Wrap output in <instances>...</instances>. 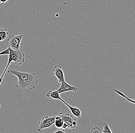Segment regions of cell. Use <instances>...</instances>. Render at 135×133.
<instances>
[{
  "label": "cell",
  "mask_w": 135,
  "mask_h": 133,
  "mask_svg": "<svg viewBox=\"0 0 135 133\" xmlns=\"http://www.w3.org/2000/svg\"><path fill=\"white\" fill-rule=\"evenodd\" d=\"M62 102L63 103L65 104L66 106L69 108L72 114L76 118L78 119H81L82 116V114L81 112V111L77 108L73 107H72L70 105H69L67 103H66V102H65L64 100L62 101Z\"/></svg>",
  "instance_id": "cell-8"
},
{
  "label": "cell",
  "mask_w": 135,
  "mask_h": 133,
  "mask_svg": "<svg viewBox=\"0 0 135 133\" xmlns=\"http://www.w3.org/2000/svg\"><path fill=\"white\" fill-rule=\"evenodd\" d=\"M0 108H1V104H0Z\"/></svg>",
  "instance_id": "cell-19"
},
{
  "label": "cell",
  "mask_w": 135,
  "mask_h": 133,
  "mask_svg": "<svg viewBox=\"0 0 135 133\" xmlns=\"http://www.w3.org/2000/svg\"><path fill=\"white\" fill-rule=\"evenodd\" d=\"M55 75L59 80L60 83L62 82L65 81V79L64 72H63L62 67L60 65H56L55 66L53 69Z\"/></svg>",
  "instance_id": "cell-7"
},
{
  "label": "cell",
  "mask_w": 135,
  "mask_h": 133,
  "mask_svg": "<svg viewBox=\"0 0 135 133\" xmlns=\"http://www.w3.org/2000/svg\"><path fill=\"white\" fill-rule=\"evenodd\" d=\"M1 1L2 2L3 4H4L5 3H6V2H7L8 0H1Z\"/></svg>",
  "instance_id": "cell-18"
},
{
  "label": "cell",
  "mask_w": 135,
  "mask_h": 133,
  "mask_svg": "<svg viewBox=\"0 0 135 133\" xmlns=\"http://www.w3.org/2000/svg\"><path fill=\"white\" fill-rule=\"evenodd\" d=\"M58 115L60 116L64 121V124L62 129H70L75 131L79 127L76 119L69 114L60 112Z\"/></svg>",
  "instance_id": "cell-3"
},
{
  "label": "cell",
  "mask_w": 135,
  "mask_h": 133,
  "mask_svg": "<svg viewBox=\"0 0 135 133\" xmlns=\"http://www.w3.org/2000/svg\"><path fill=\"white\" fill-rule=\"evenodd\" d=\"M65 133V131L61 129H59L58 130H56L54 132V133Z\"/></svg>",
  "instance_id": "cell-17"
},
{
  "label": "cell",
  "mask_w": 135,
  "mask_h": 133,
  "mask_svg": "<svg viewBox=\"0 0 135 133\" xmlns=\"http://www.w3.org/2000/svg\"><path fill=\"white\" fill-rule=\"evenodd\" d=\"M114 91L119 96H121L122 97H124L125 99H126L128 101L135 104V101L134 100L128 98L127 96H126L125 95H124V93H122L120 91H118V90H116V89H114Z\"/></svg>",
  "instance_id": "cell-12"
},
{
  "label": "cell",
  "mask_w": 135,
  "mask_h": 133,
  "mask_svg": "<svg viewBox=\"0 0 135 133\" xmlns=\"http://www.w3.org/2000/svg\"><path fill=\"white\" fill-rule=\"evenodd\" d=\"M101 132V130L98 127H95L92 129L91 133H100Z\"/></svg>",
  "instance_id": "cell-15"
},
{
  "label": "cell",
  "mask_w": 135,
  "mask_h": 133,
  "mask_svg": "<svg viewBox=\"0 0 135 133\" xmlns=\"http://www.w3.org/2000/svg\"><path fill=\"white\" fill-rule=\"evenodd\" d=\"M22 37V35H12L7 40L6 45L8 48L13 50H18L21 47V41Z\"/></svg>",
  "instance_id": "cell-5"
},
{
  "label": "cell",
  "mask_w": 135,
  "mask_h": 133,
  "mask_svg": "<svg viewBox=\"0 0 135 133\" xmlns=\"http://www.w3.org/2000/svg\"><path fill=\"white\" fill-rule=\"evenodd\" d=\"M8 72L17 77L18 80L16 85V87L23 90H32L37 85L38 79L35 73L21 72L12 68L9 69Z\"/></svg>",
  "instance_id": "cell-1"
},
{
  "label": "cell",
  "mask_w": 135,
  "mask_h": 133,
  "mask_svg": "<svg viewBox=\"0 0 135 133\" xmlns=\"http://www.w3.org/2000/svg\"><path fill=\"white\" fill-rule=\"evenodd\" d=\"M56 116L49 117L46 116L42 118L41 120L38 123L37 125V129L39 132H41L43 130L51 127L54 124Z\"/></svg>",
  "instance_id": "cell-4"
},
{
  "label": "cell",
  "mask_w": 135,
  "mask_h": 133,
  "mask_svg": "<svg viewBox=\"0 0 135 133\" xmlns=\"http://www.w3.org/2000/svg\"><path fill=\"white\" fill-rule=\"evenodd\" d=\"M64 124V121L62 118L59 115L56 116L54 124L56 128L59 129H62Z\"/></svg>",
  "instance_id": "cell-10"
},
{
  "label": "cell",
  "mask_w": 135,
  "mask_h": 133,
  "mask_svg": "<svg viewBox=\"0 0 135 133\" xmlns=\"http://www.w3.org/2000/svg\"><path fill=\"white\" fill-rule=\"evenodd\" d=\"M13 61L15 65H21L25 62V54L23 51L20 49L17 50H13L10 48V52L8 55V63L2 75V77L4 78V75L7 69L11 63Z\"/></svg>",
  "instance_id": "cell-2"
},
{
  "label": "cell",
  "mask_w": 135,
  "mask_h": 133,
  "mask_svg": "<svg viewBox=\"0 0 135 133\" xmlns=\"http://www.w3.org/2000/svg\"><path fill=\"white\" fill-rule=\"evenodd\" d=\"M46 96L50 99L59 100L62 101L63 99L60 96V94L57 90L52 91L50 90L46 94Z\"/></svg>",
  "instance_id": "cell-9"
},
{
  "label": "cell",
  "mask_w": 135,
  "mask_h": 133,
  "mask_svg": "<svg viewBox=\"0 0 135 133\" xmlns=\"http://www.w3.org/2000/svg\"><path fill=\"white\" fill-rule=\"evenodd\" d=\"M8 34V31L6 29H0V42L5 40Z\"/></svg>",
  "instance_id": "cell-11"
},
{
  "label": "cell",
  "mask_w": 135,
  "mask_h": 133,
  "mask_svg": "<svg viewBox=\"0 0 135 133\" xmlns=\"http://www.w3.org/2000/svg\"><path fill=\"white\" fill-rule=\"evenodd\" d=\"M10 52V48H8L4 50L2 52H0V55H9Z\"/></svg>",
  "instance_id": "cell-14"
},
{
  "label": "cell",
  "mask_w": 135,
  "mask_h": 133,
  "mask_svg": "<svg viewBox=\"0 0 135 133\" xmlns=\"http://www.w3.org/2000/svg\"><path fill=\"white\" fill-rule=\"evenodd\" d=\"M103 133H112L111 129L110 128L108 124L104 122L103 124Z\"/></svg>",
  "instance_id": "cell-13"
},
{
  "label": "cell",
  "mask_w": 135,
  "mask_h": 133,
  "mask_svg": "<svg viewBox=\"0 0 135 133\" xmlns=\"http://www.w3.org/2000/svg\"><path fill=\"white\" fill-rule=\"evenodd\" d=\"M5 82V80H4V78H2V75L0 74V86L1 85H3Z\"/></svg>",
  "instance_id": "cell-16"
},
{
  "label": "cell",
  "mask_w": 135,
  "mask_h": 133,
  "mask_svg": "<svg viewBox=\"0 0 135 133\" xmlns=\"http://www.w3.org/2000/svg\"><path fill=\"white\" fill-rule=\"evenodd\" d=\"M61 84L60 88L57 90L60 94L68 91L76 92L78 90V88L76 87L70 85L65 81L61 82Z\"/></svg>",
  "instance_id": "cell-6"
}]
</instances>
